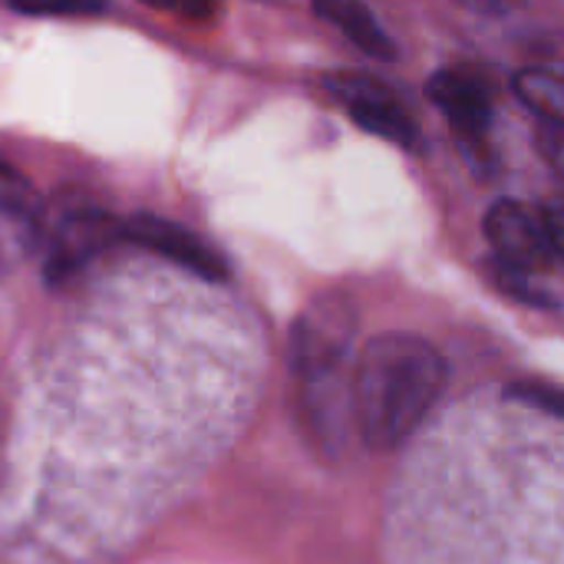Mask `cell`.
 Returning a JSON list of instances; mask_svg holds the SVG:
<instances>
[{
    "instance_id": "6da1fadb",
    "label": "cell",
    "mask_w": 564,
    "mask_h": 564,
    "mask_svg": "<svg viewBox=\"0 0 564 564\" xmlns=\"http://www.w3.org/2000/svg\"><path fill=\"white\" fill-rule=\"evenodd\" d=\"M449 380L446 357L416 334L373 337L350 373L354 426L370 449H393L416 433Z\"/></svg>"
},
{
    "instance_id": "7a4b0ae2",
    "label": "cell",
    "mask_w": 564,
    "mask_h": 564,
    "mask_svg": "<svg viewBox=\"0 0 564 564\" xmlns=\"http://www.w3.org/2000/svg\"><path fill=\"white\" fill-rule=\"evenodd\" d=\"M357 337V311L344 297H317L294 324L291 367L311 430L324 443H340L354 426L350 380L344 377ZM357 430V426H354Z\"/></svg>"
},
{
    "instance_id": "3957f363",
    "label": "cell",
    "mask_w": 564,
    "mask_h": 564,
    "mask_svg": "<svg viewBox=\"0 0 564 564\" xmlns=\"http://www.w3.org/2000/svg\"><path fill=\"white\" fill-rule=\"evenodd\" d=\"M430 102L449 119L453 132L463 139L466 152L473 159H489V126H492V89L482 76L456 66V69H440L426 83Z\"/></svg>"
},
{
    "instance_id": "277c9868",
    "label": "cell",
    "mask_w": 564,
    "mask_h": 564,
    "mask_svg": "<svg viewBox=\"0 0 564 564\" xmlns=\"http://www.w3.org/2000/svg\"><path fill=\"white\" fill-rule=\"evenodd\" d=\"M327 86L347 106L350 119L364 132L380 135L397 145H416V122L410 119L400 96L387 83L367 73H340V76H330Z\"/></svg>"
},
{
    "instance_id": "5b68a950",
    "label": "cell",
    "mask_w": 564,
    "mask_h": 564,
    "mask_svg": "<svg viewBox=\"0 0 564 564\" xmlns=\"http://www.w3.org/2000/svg\"><path fill=\"white\" fill-rule=\"evenodd\" d=\"M122 238V225L99 208H73L46 235V278L66 281Z\"/></svg>"
},
{
    "instance_id": "8992f818",
    "label": "cell",
    "mask_w": 564,
    "mask_h": 564,
    "mask_svg": "<svg viewBox=\"0 0 564 564\" xmlns=\"http://www.w3.org/2000/svg\"><path fill=\"white\" fill-rule=\"evenodd\" d=\"M486 238L496 248V258L512 268L542 274L555 261V248L549 241L542 215L519 202L502 198L486 212Z\"/></svg>"
},
{
    "instance_id": "52a82bcc",
    "label": "cell",
    "mask_w": 564,
    "mask_h": 564,
    "mask_svg": "<svg viewBox=\"0 0 564 564\" xmlns=\"http://www.w3.org/2000/svg\"><path fill=\"white\" fill-rule=\"evenodd\" d=\"M122 238L135 241L145 251H155L169 261H175L178 268H188L198 278L208 281H225L228 278V261L221 258L218 248H212L205 238H198L195 231L159 218V215H132L129 221H122Z\"/></svg>"
},
{
    "instance_id": "ba28073f",
    "label": "cell",
    "mask_w": 564,
    "mask_h": 564,
    "mask_svg": "<svg viewBox=\"0 0 564 564\" xmlns=\"http://www.w3.org/2000/svg\"><path fill=\"white\" fill-rule=\"evenodd\" d=\"M43 241L40 198L23 175L0 165V278H7Z\"/></svg>"
},
{
    "instance_id": "9c48e42d",
    "label": "cell",
    "mask_w": 564,
    "mask_h": 564,
    "mask_svg": "<svg viewBox=\"0 0 564 564\" xmlns=\"http://www.w3.org/2000/svg\"><path fill=\"white\" fill-rule=\"evenodd\" d=\"M314 10L324 20H330L364 53L377 59H397V43L387 36V30L377 23V17L364 0H314Z\"/></svg>"
},
{
    "instance_id": "30bf717a",
    "label": "cell",
    "mask_w": 564,
    "mask_h": 564,
    "mask_svg": "<svg viewBox=\"0 0 564 564\" xmlns=\"http://www.w3.org/2000/svg\"><path fill=\"white\" fill-rule=\"evenodd\" d=\"M519 99L539 112L545 122H564V76L562 73H552V69H522L516 73L512 79Z\"/></svg>"
},
{
    "instance_id": "8fae6325",
    "label": "cell",
    "mask_w": 564,
    "mask_h": 564,
    "mask_svg": "<svg viewBox=\"0 0 564 564\" xmlns=\"http://www.w3.org/2000/svg\"><path fill=\"white\" fill-rule=\"evenodd\" d=\"M489 278H492V284L502 294H509V297H516L522 304H542V307H552L555 304V297L542 284V274H535V271H522V268H512V264L492 258Z\"/></svg>"
},
{
    "instance_id": "7c38bea8",
    "label": "cell",
    "mask_w": 564,
    "mask_h": 564,
    "mask_svg": "<svg viewBox=\"0 0 564 564\" xmlns=\"http://www.w3.org/2000/svg\"><path fill=\"white\" fill-rule=\"evenodd\" d=\"M506 397L522 406H532V410H542L549 416L564 420V387L545 383V380H519L506 390Z\"/></svg>"
},
{
    "instance_id": "4fadbf2b",
    "label": "cell",
    "mask_w": 564,
    "mask_h": 564,
    "mask_svg": "<svg viewBox=\"0 0 564 564\" xmlns=\"http://www.w3.org/2000/svg\"><path fill=\"white\" fill-rule=\"evenodd\" d=\"M10 7L33 17H96L106 10V0H10Z\"/></svg>"
},
{
    "instance_id": "5bb4252c",
    "label": "cell",
    "mask_w": 564,
    "mask_h": 564,
    "mask_svg": "<svg viewBox=\"0 0 564 564\" xmlns=\"http://www.w3.org/2000/svg\"><path fill=\"white\" fill-rule=\"evenodd\" d=\"M539 149L549 159V165L564 175V122H545L539 132Z\"/></svg>"
},
{
    "instance_id": "9a60e30c",
    "label": "cell",
    "mask_w": 564,
    "mask_h": 564,
    "mask_svg": "<svg viewBox=\"0 0 564 564\" xmlns=\"http://www.w3.org/2000/svg\"><path fill=\"white\" fill-rule=\"evenodd\" d=\"M539 215L545 221V231H549V241H552L555 254L564 258V198H552Z\"/></svg>"
},
{
    "instance_id": "2e32d148",
    "label": "cell",
    "mask_w": 564,
    "mask_h": 564,
    "mask_svg": "<svg viewBox=\"0 0 564 564\" xmlns=\"http://www.w3.org/2000/svg\"><path fill=\"white\" fill-rule=\"evenodd\" d=\"M459 7L473 10V13H482V17H499V13H509L516 10L522 0H456Z\"/></svg>"
},
{
    "instance_id": "e0dca14e",
    "label": "cell",
    "mask_w": 564,
    "mask_h": 564,
    "mask_svg": "<svg viewBox=\"0 0 564 564\" xmlns=\"http://www.w3.org/2000/svg\"><path fill=\"white\" fill-rule=\"evenodd\" d=\"M178 7L188 20H212L218 3L215 0H178Z\"/></svg>"
},
{
    "instance_id": "ac0fdd59",
    "label": "cell",
    "mask_w": 564,
    "mask_h": 564,
    "mask_svg": "<svg viewBox=\"0 0 564 564\" xmlns=\"http://www.w3.org/2000/svg\"><path fill=\"white\" fill-rule=\"evenodd\" d=\"M145 7H155V10H169V7H178V0H139Z\"/></svg>"
}]
</instances>
